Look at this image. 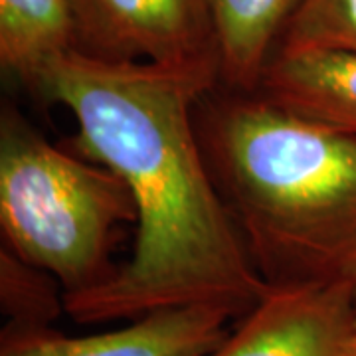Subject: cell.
I'll list each match as a JSON object with an SVG mask.
<instances>
[{"label": "cell", "instance_id": "8fae6325", "mask_svg": "<svg viewBox=\"0 0 356 356\" xmlns=\"http://www.w3.org/2000/svg\"><path fill=\"white\" fill-rule=\"evenodd\" d=\"M275 51L356 54V0H299Z\"/></svg>", "mask_w": 356, "mask_h": 356}, {"label": "cell", "instance_id": "8992f818", "mask_svg": "<svg viewBox=\"0 0 356 356\" xmlns=\"http://www.w3.org/2000/svg\"><path fill=\"white\" fill-rule=\"evenodd\" d=\"M234 317L226 307L182 305L88 337H67L54 327L2 329L0 356H210L228 337Z\"/></svg>", "mask_w": 356, "mask_h": 356}, {"label": "cell", "instance_id": "30bf717a", "mask_svg": "<svg viewBox=\"0 0 356 356\" xmlns=\"http://www.w3.org/2000/svg\"><path fill=\"white\" fill-rule=\"evenodd\" d=\"M48 271L28 264L2 245L0 250V303L6 315L4 329H44L65 311V293Z\"/></svg>", "mask_w": 356, "mask_h": 356}, {"label": "cell", "instance_id": "6da1fadb", "mask_svg": "<svg viewBox=\"0 0 356 356\" xmlns=\"http://www.w3.org/2000/svg\"><path fill=\"white\" fill-rule=\"evenodd\" d=\"M76 117L74 153L125 182L137 210L123 266L65 313L95 325L182 305H220L236 317L271 289L222 200L196 127L208 89L151 64H107L70 51L30 89Z\"/></svg>", "mask_w": 356, "mask_h": 356}, {"label": "cell", "instance_id": "7a4b0ae2", "mask_svg": "<svg viewBox=\"0 0 356 356\" xmlns=\"http://www.w3.org/2000/svg\"><path fill=\"white\" fill-rule=\"evenodd\" d=\"M196 127L222 200L269 287L356 291V135L220 86Z\"/></svg>", "mask_w": 356, "mask_h": 356}, {"label": "cell", "instance_id": "ba28073f", "mask_svg": "<svg viewBox=\"0 0 356 356\" xmlns=\"http://www.w3.org/2000/svg\"><path fill=\"white\" fill-rule=\"evenodd\" d=\"M299 0H210L222 86L255 91Z\"/></svg>", "mask_w": 356, "mask_h": 356}, {"label": "cell", "instance_id": "52a82bcc", "mask_svg": "<svg viewBox=\"0 0 356 356\" xmlns=\"http://www.w3.org/2000/svg\"><path fill=\"white\" fill-rule=\"evenodd\" d=\"M255 91L303 119L356 135V54L275 51Z\"/></svg>", "mask_w": 356, "mask_h": 356}, {"label": "cell", "instance_id": "3957f363", "mask_svg": "<svg viewBox=\"0 0 356 356\" xmlns=\"http://www.w3.org/2000/svg\"><path fill=\"white\" fill-rule=\"evenodd\" d=\"M137 222L125 182L107 166L51 145L13 105L0 115V228L4 248L88 291L117 267V232Z\"/></svg>", "mask_w": 356, "mask_h": 356}, {"label": "cell", "instance_id": "9c48e42d", "mask_svg": "<svg viewBox=\"0 0 356 356\" xmlns=\"http://www.w3.org/2000/svg\"><path fill=\"white\" fill-rule=\"evenodd\" d=\"M76 50L70 0H0V62L32 89L42 72Z\"/></svg>", "mask_w": 356, "mask_h": 356}, {"label": "cell", "instance_id": "5b68a950", "mask_svg": "<svg viewBox=\"0 0 356 356\" xmlns=\"http://www.w3.org/2000/svg\"><path fill=\"white\" fill-rule=\"evenodd\" d=\"M210 356H356V291L271 287Z\"/></svg>", "mask_w": 356, "mask_h": 356}, {"label": "cell", "instance_id": "277c9868", "mask_svg": "<svg viewBox=\"0 0 356 356\" xmlns=\"http://www.w3.org/2000/svg\"><path fill=\"white\" fill-rule=\"evenodd\" d=\"M76 50L107 64H151L222 86L210 0H70Z\"/></svg>", "mask_w": 356, "mask_h": 356}]
</instances>
